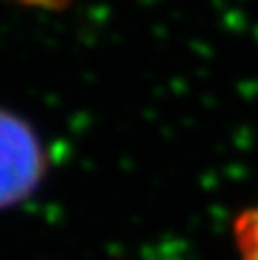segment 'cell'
<instances>
[{
	"instance_id": "cell-1",
	"label": "cell",
	"mask_w": 258,
	"mask_h": 260,
	"mask_svg": "<svg viewBox=\"0 0 258 260\" xmlns=\"http://www.w3.org/2000/svg\"><path fill=\"white\" fill-rule=\"evenodd\" d=\"M48 171L37 130L18 114L0 108V210L30 199Z\"/></svg>"
},
{
	"instance_id": "cell-2",
	"label": "cell",
	"mask_w": 258,
	"mask_h": 260,
	"mask_svg": "<svg viewBox=\"0 0 258 260\" xmlns=\"http://www.w3.org/2000/svg\"><path fill=\"white\" fill-rule=\"evenodd\" d=\"M233 240L240 260H258V203L238 212L233 219Z\"/></svg>"
},
{
	"instance_id": "cell-3",
	"label": "cell",
	"mask_w": 258,
	"mask_h": 260,
	"mask_svg": "<svg viewBox=\"0 0 258 260\" xmlns=\"http://www.w3.org/2000/svg\"><path fill=\"white\" fill-rule=\"evenodd\" d=\"M16 3L21 5H27V7H37V9H50V12H55V9H64L71 0H16Z\"/></svg>"
}]
</instances>
